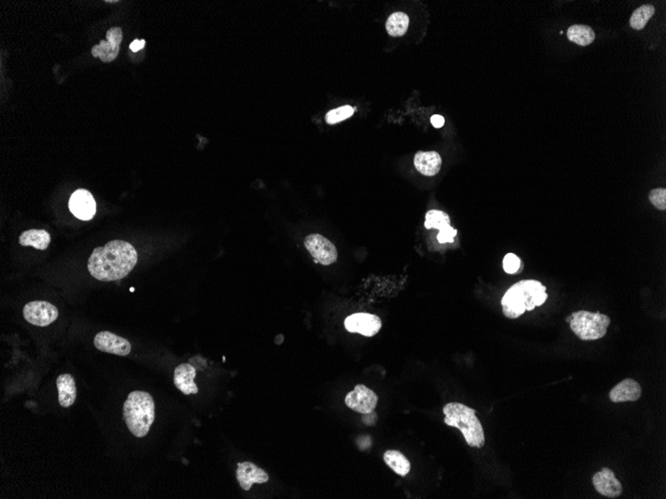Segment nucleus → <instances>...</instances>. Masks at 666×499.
Masks as SVG:
<instances>
[{
    "mask_svg": "<svg viewBox=\"0 0 666 499\" xmlns=\"http://www.w3.org/2000/svg\"><path fill=\"white\" fill-rule=\"evenodd\" d=\"M137 261V252L133 245L126 241L113 240L104 247L93 250L88 260V270L97 280L118 281L128 276Z\"/></svg>",
    "mask_w": 666,
    "mask_h": 499,
    "instance_id": "1",
    "label": "nucleus"
},
{
    "mask_svg": "<svg viewBox=\"0 0 666 499\" xmlns=\"http://www.w3.org/2000/svg\"><path fill=\"white\" fill-rule=\"evenodd\" d=\"M546 290L540 281L522 280L516 283L502 298L504 315L510 319H517L526 311L543 305L548 299Z\"/></svg>",
    "mask_w": 666,
    "mask_h": 499,
    "instance_id": "2",
    "label": "nucleus"
},
{
    "mask_svg": "<svg viewBox=\"0 0 666 499\" xmlns=\"http://www.w3.org/2000/svg\"><path fill=\"white\" fill-rule=\"evenodd\" d=\"M445 414L444 423L447 426L459 428L463 433L468 446L482 449L485 446V433L480 419L476 416L475 410L461 403L452 402L443 407Z\"/></svg>",
    "mask_w": 666,
    "mask_h": 499,
    "instance_id": "3",
    "label": "nucleus"
},
{
    "mask_svg": "<svg viewBox=\"0 0 666 499\" xmlns=\"http://www.w3.org/2000/svg\"><path fill=\"white\" fill-rule=\"evenodd\" d=\"M123 416L129 431L135 437H146L155 421L153 398L142 391L131 393L124 403Z\"/></svg>",
    "mask_w": 666,
    "mask_h": 499,
    "instance_id": "4",
    "label": "nucleus"
},
{
    "mask_svg": "<svg viewBox=\"0 0 666 499\" xmlns=\"http://www.w3.org/2000/svg\"><path fill=\"white\" fill-rule=\"evenodd\" d=\"M569 322L574 334L583 341H593L604 337L611 324V318L600 312L578 311L572 314Z\"/></svg>",
    "mask_w": 666,
    "mask_h": 499,
    "instance_id": "5",
    "label": "nucleus"
},
{
    "mask_svg": "<svg viewBox=\"0 0 666 499\" xmlns=\"http://www.w3.org/2000/svg\"><path fill=\"white\" fill-rule=\"evenodd\" d=\"M304 247L311 256L323 266H330L337 260V249L332 241L320 234H309L304 240Z\"/></svg>",
    "mask_w": 666,
    "mask_h": 499,
    "instance_id": "6",
    "label": "nucleus"
},
{
    "mask_svg": "<svg viewBox=\"0 0 666 499\" xmlns=\"http://www.w3.org/2000/svg\"><path fill=\"white\" fill-rule=\"evenodd\" d=\"M58 309L47 301H32L23 308V316L30 324L46 327L58 318Z\"/></svg>",
    "mask_w": 666,
    "mask_h": 499,
    "instance_id": "7",
    "label": "nucleus"
},
{
    "mask_svg": "<svg viewBox=\"0 0 666 499\" xmlns=\"http://www.w3.org/2000/svg\"><path fill=\"white\" fill-rule=\"evenodd\" d=\"M378 397L374 391L364 385L355 386L353 392L347 393L346 404L349 409L357 413L368 414L374 411Z\"/></svg>",
    "mask_w": 666,
    "mask_h": 499,
    "instance_id": "8",
    "label": "nucleus"
},
{
    "mask_svg": "<svg viewBox=\"0 0 666 499\" xmlns=\"http://www.w3.org/2000/svg\"><path fill=\"white\" fill-rule=\"evenodd\" d=\"M344 327L348 332L374 337L381 329L382 321L374 314L355 313L346 318Z\"/></svg>",
    "mask_w": 666,
    "mask_h": 499,
    "instance_id": "9",
    "label": "nucleus"
},
{
    "mask_svg": "<svg viewBox=\"0 0 666 499\" xmlns=\"http://www.w3.org/2000/svg\"><path fill=\"white\" fill-rule=\"evenodd\" d=\"M106 41H102L98 45L92 48V55L94 57L100 58L103 62L109 63L116 59L120 51L122 39H123V32L120 27L110 28L107 31Z\"/></svg>",
    "mask_w": 666,
    "mask_h": 499,
    "instance_id": "10",
    "label": "nucleus"
},
{
    "mask_svg": "<svg viewBox=\"0 0 666 499\" xmlns=\"http://www.w3.org/2000/svg\"><path fill=\"white\" fill-rule=\"evenodd\" d=\"M427 229H439L437 240L440 243H453L457 236V229L450 226V217L442 210H432L426 213Z\"/></svg>",
    "mask_w": 666,
    "mask_h": 499,
    "instance_id": "11",
    "label": "nucleus"
},
{
    "mask_svg": "<svg viewBox=\"0 0 666 499\" xmlns=\"http://www.w3.org/2000/svg\"><path fill=\"white\" fill-rule=\"evenodd\" d=\"M94 346L101 352L113 355L127 356L131 352V344L128 340L109 331L98 333L94 338Z\"/></svg>",
    "mask_w": 666,
    "mask_h": 499,
    "instance_id": "12",
    "label": "nucleus"
},
{
    "mask_svg": "<svg viewBox=\"0 0 666 499\" xmlns=\"http://www.w3.org/2000/svg\"><path fill=\"white\" fill-rule=\"evenodd\" d=\"M70 212L81 220L92 219L96 213V203L92 194L87 189H77L69 201Z\"/></svg>",
    "mask_w": 666,
    "mask_h": 499,
    "instance_id": "13",
    "label": "nucleus"
},
{
    "mask_svg": "<svg viewBox=\"0 0 666 499\" xmlns=\"http://www.w3.org/2000/svg\"><path fill=\"white\" fill-rule=\"evenodd\" d=\"M593 484L597 493L606 498H616L623 493V486L620 480L616 479L613 470L609 468H604L600 472L595 473L593 477Z\"/></svg>",
    "mask_w": 666,
    "mask_h": 499,
    "instance_id": "14",
    "label": "nucleus"
},
{
    "mask_svg": "<svg viewBox=\"0 0 666 499\" xmlns=\"http://www.w3.org/2000/svg\"><path fill=\"white\" fill-rule=\"evenodd\" d=\"M236 479L241 489L250 491L255 484H266L269 482V475L264 470L250 461L240 463L236 470Z\"/></svg>",
    "mask_w": 666,
    "mask_h": 499,
    "instance_id": "15",
    "label": "nucleus"
},
{
    "mask_svg": "<svg viewBox=\"0 0 666 499\" xmlns=\"http://www.w3.org/2000/svg\"><path fill=\"white\" fill-rule=\"evenodd\" d=\"M642 396V386L632 379H625L618 384L609 393L613 403L635 402Z\"/></svg>",
    "mask_w": 666,
    "mask_h": 499,
    "instance_id": "16",
    "label": "nucleus"
},
{
    "mask_svg": "<svg viewBox=\"0 0 666 499\" xmlns=\"http://www.w3.org/2000/svg\"><path fill=\"white\" fill-rule=\"evenodd\" d=\"M196 375V369L191 364H180L173 373V383L185 395L198 393V386L194 382Z\"/></svg>",
    "mask_w": 666,
    "mask_h": 499,
    "instance_id": "17",
    "label": "nucleus"
},
{
    "mask_svg": "<svg viewBox=\"0 0 666 499\" xmlns=\"http://www.w3.org/2000/svg\"><path fill=\"white\" fill-rule=\"evenodd\" d=\"M414 166L421 175L434 177L442 166V159L437 152H418L414 157Z\"/></svg>",
    "mask_w": 666,
    "mask_h": 499,
    "instance_id": "18",
    "label": "nucleus"
},
{
    "mask_svg": "<svg viewBox=\"0 0 666 499\" xmlns=\"http://www.w3.org/2000/svg\"><path fill=\"white\" fill-rule=\"evenodd\" d=\"M58 390V400L61 407H69L74 404L76 400V383L71 375H60L56 381Z\"/></svg>",
    "mask_w": 666,
    "mask_h": 499,
    "instance_id": "19",
    "label": "nucleus"
},
{
    "mask_svg": "<svg viewBox=\"0 0 666 499\" xmlns=\"http://www.w3.org/2000/svg\"><path fill=\"white\" fill-rule=\"evenodd\" d=\"M50 241V234L44 229H29L20 236V243L22 247H31L38 250H46Z\"/></svg>",
    "mask_w": 666,
    "mask_h": 499,
    "instance_id": "20",
    "label": "nucleus"
},
{
    "mask_svg": "<svg viewBox=\"0 0 666 499\" xmlns=\"http://www.w3.org/2000/svg\"><path fill=\"white\" fill-rule=\"evenodd\" d=\"M383 459L384 463L400 477H406L411 470V463L400 451L389 449L383 454Z\"/></svg>",
    "mask_w": 666,
    "mask_h": 499,
    "instance_id": "21",
    "label": "nucleus"
},
{
    "mask_svg": "<svg viewBox=\"0 0 666 499\" xmlns=\"http://www.w3.org/2000/svg\"><path fill=\"white\" fill-rule=\"evenodd\" d=\"M567 36L569 41L580 46L590 45L595 39V32L586 25H573L569 27Z\"/></svg>",
    "mask_w": 666,
    "mask_h": 499,
    "instance_id": "22",
    "label": "nucleus"
},
{
    "mask_svg": "<svg viewBox=\"0 0 666 499\" xmlns=\"http://www.w3.org/2000/svg\"><path fill=\"white\" fill-rule=\"evenodd\" d=\"M409 27V17L404 13H394L389 16L386 22V30L392 37L403 36Z\"/></svg>",
    "mask_w": 666,
    "mask_h": 499,
    "instance_id": "23",
    "label": "nucleus"
},
{
    "mask_svg": "<svg viewBox=\"0 0 666 499\" xmlns=\"http://www.w3.org/2000/svg\"><path fill=\"white\" fill-rule=\"evenodd\" d=\"M654 13H656V8L651 4H646V6L639 7L637 10L633 11L632 17H630V27L635 30L644 29Z\"/></svg>",
    "mask_w": 666,
    "mask_h": 499,
    "instance_id": "24",
    "label": "nucleus"
},
{
    "mask_svg": "<svg viewBox=\"0 0 666 499\" xmlns=\"http://www.w3.org/2000/svg\"><path fill=\"white\" fill-rule=\"evenodd\" d=\"M354 114V108L349 106V105H346V106H342L337 108V109H333L332 111L328 112L327 116H325V121L330 125H333V124L339 123V122L346 120V119L350 118L351 116Z\"/></svg>",
    "mask_w": 666,
    "mask_h": 499,
    "instance_id": "25",
    "label": "nucleus"
},
{
    "mask_svg": "<svg viewBox=\"0 0 666 499\" xmlns=\"http://www.w3.org/2000/svg\"><path fill=\"white\" fill-rule=\"evenodd\" d=\"M649 201L658 210H666V189H654L649 193Z\"/></svg>",
    "mask_w": 666,
    "mask_h": 499,
    "instance_id": "26",
    "label": "nucleus"
},
{
    "mask_svg": "<svg viewBox=\"0 0 666 499\" xmlns=\"http://www.w3.org/2000/svg\"><path fill=\"white\" fill-rule=\"evenodd\" d=\"M520 259L513 253H509L503 260V268L508 274H515L520 270Z\"/></svg>",
    "mask_w": 666,
    "mask_h": 499,
    "instance_id": "27",
    "label": "nucleus"
},
{
    "mask_svg": "<svg viewBox=\"0 0 666 499\" xmlns=\"http://www.w3.org/2000/svg\"><path fill=\"white\" fill-rule=\"evenodd\" d=\"M431 123H432L433 126H435V128H442L445 124V119L443 118L442 116H440V115H434L432 118H431Z\"/></svg>",
    "mask_w": 666,
    "mask_h": 499,
    "instance_id": "28",
    "label": "nucleus"
},
{
    "mask_svg": "<svg viewBox=\"0 0 666 499\" xmlns=\"http://www.w3.org/2000/svg\"><path fill=\"white\" fill-rule=\"evenodd\" d=\"M145 43H146L145 41H138V39H136V41H134L132 43L130 44V49L134 51V52H138L141 49L144 48Z\"/></svg>",
    "mask_w": 666,
    "mask_h": 499,
    "instance_id": "29",
    "label": "nucleus"
},
{
    "mask_svg": "<svg viewBox=\"0 0 666 499\" xmlns=\"http://www.w3.org/2000/svg\"><path fill=\"white\" fill-rule=\"evenodd\" d=\"M571 320H572V316H569V317L567 318V322L569 323L571 322Z\"/></svg>",
    "mask_w": 666,
    "mask_h": 499,
    "instance_id": "30",
    "label": "nucleus"
}]
</instances>
